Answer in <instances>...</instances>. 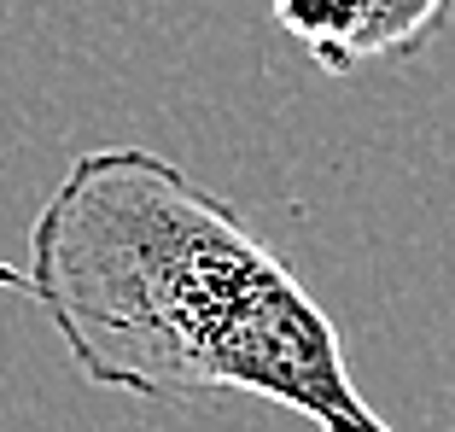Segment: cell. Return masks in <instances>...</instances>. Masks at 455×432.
Segmentation results:
<instances>
[{
  "instance_id": "cell-2",
  "label": "cell",
  "mask_w": 455,
  "mask_h": 432,
  "mask_svg": "<svg viewBox=\"0 0 455 432\" xmlns=\"http://www.w3.org/2000/svg\"><path fill=\"white\" fill-rule=\"evenodd\" d=\"M286 36L327 76L362 65H403L450 29L455 0H268Z\"/></svg>"
},
{
  "instance_id": "cell-1",
  "label": "cell",
  "mask_w": 455,
  "mask_h": 432,
  "mask_svg": "<svg viewBox=\"0 0 455 432\" xmlns=\"http://www.w3.org/2000/svg\"><path fill=\"white\" fill-rule=\"evenodd\" d=\"M29 298L88 386L147 404L263 397L315 432H397L345 339L228 199L147 147H94L29 222Z\"/></svg>"
}]
</instances>
